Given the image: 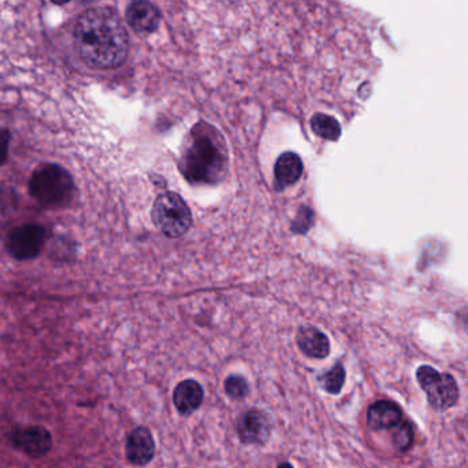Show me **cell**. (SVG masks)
<instances>
[{
    "label": "cell",
    "instance_id": "7a4b0ae2",
    "mask_svg": "<svg viewBox=\"0 0 468 468\" xmlns=\"http://www.w3.org/2000/svg\"><path fill=\"white\" fill-rule=\"evenodd\" d=\"M225 140L212 127H195L181 157L184 178L192 184H216L227 172Z\"/></svg>",
    "mask_w": 468,
    "mask_h": 468
},
{
    "label": "cell",
    "instance_id": "30bf717a",
    "mask_svg": "<svg viewBox=\"0 0 468 468\" xmlns=\"http://www.w3.org/2000/svg\"><path fill=\"white\" fill-rule=\"evenodd\" d=\"M404 422V412L399 404L381 400L369 405L366 411V426L373 431L390 430Z\"/></svg>",
    "mask_w": 468,
    "mask_h": 468
},
{
    "label": "cell",
    "instance_id": "6da1fadb",
    "mask_svg": "<svg viewBox=\"0 0 468 468\" xmlns=\"http://www.w3.org/2000/svg\"><path fill=\"white\" fill-rule=\"evenodd\" d=\"M75 43L83 61L100 69L119 66L128 57V32L110 7L85 10L75 28Z\"/></svg>",
    "mask_w": 468,
    "mask_h": 468
},
{
    "label": "cell",
    "instance_id": "ffe728a7",
    "mask_svg": "<svg viewBox=\"0 0 468 468\" xmlns=\"http://www.w3.org/2000/svg\"><path fill=\"white\" fill-rule=\"evenodd\" d=\"M9 134H7V131L4 132V163L6 161V155H7V143H9Z\"/></svg>",
    "mask_w": 468,
    "mask_h": 468
},
{
    "label": "cell",
    "instance_id": "9a60e30c",
    "mask_svg": "<svg viewBox=\"0 0 468 468\" xmlns=\"http://www.w3.org/2000/svg\"><path fill=\"white\" fill-rule=\"evenodd\" d=\"M312 131L327 140H337L340 137V122L329 114L317 113L311 119Z\"/></svg>",
    "mask_w": 468,
    "mask_h": 468
},
{
    "label": "cell",
    "instance_id": "44dd1931",
    "mask_svg": "<svg viewBox=\"0 0 468 468\" xmlns=\"http://www.w3.org/2000/svg\"><path fill=\"white\" fill-rule=\"evenodd\" d=\"M277 468H294V465L290 462H283Z\"/></svg>",
    "mask_w": 468,
    "mask_h": 468
},
{
    "label": "cell",
    "instance_id": "8fae6325",
    "mask_svg": "<svg viewBox=\"0 0 468 468\" xmlns=\"http://www.w3.org/2000/svg\"><path fill=\"white\" fill-rule=\"evenodd\" d=\"M126 18L135 32L149 35L157 31L161 22V13L158 7L150 2L139 0L127 7Z\"/></svg>",
    "mask_w": 468,
    "mask_h": 468
},
{
    "label": "cell",
    "instance_id": "4fadbf2b",
    "mask_svg": "<svg viewBox=\"0 0 468 468\" xmlns=\"http://www.w3.org/2000/svg\"><path fill=\"white\" fill-rule=\"evenodd\" d=\"M205 399L202 384L195 379H184L173 390V404L181 416H191L201 408Z\"/></svg>",
    "mask_w": 468,
    "mask_h": 468
},
{
    "label": "cell",
    "instance_id": "5b68a950",
    "mask_svg": "<svg viewBox=\"0 0 468 468\" xmlns=\"http://www.w3.org/2000/svg\"><path fill=\"white\" fill-rule=\"evenodd\" d=\"M416 379L433 410H451L459 402V386L451 374L439 373L430 366H420L416 369Z\"/></svg>",
    "mask_w": 468,
    "mask_h": 468
},
{
    "label": "cell",
    "instance_id": "d6986e66",
    "mask_svg": "<svg viewBox=\"0 0 468 468\" xmlns=\"http://www.w3.org/2000/svg\"><path fill=\"white\" fill-rule=\"evenodd\" d=\"M312 218H313L312 210L309 208H303L298 213L297 218L294 221V233H306L311 228Z\"/></svg>",
    "mask_w": 468,
    "mask_h": 468
},
{
    "label": "cell",
    "instance_id": "2e32d148",
    "mask_svg": "<svg viewBox=\"0 0 468 468\" xmlns=\"http://www.w3.org/2000/svg\"><path fill=\"white\" fill-rule=\"evenodd\" d=\"M345 379H347V371L343 368L342 363L338 361L330 371L319 376V384L329 394L335 396V394H340L342 390Z\"/></svg>",
    "mask_w": 468,
    "mask_h": 468
},
{
    "label": "cell",
    "instance_id": "3957f363",
    "mask_svg": "<svg viewBox=\"0 0 468 468\" xmlns=\"http://www.w3.org/2000/svg\"><path fill=\"white\" fill-rule=\"evenodd\" d=\"M30 194L47 209H61L75 199L76 187L66 169L56 163H46L33 172Z\"/></svg>",
    "mask_w": 468,
    "mask_h": 468
},
{
    "label": "cell",
    "instance_id": "8992f818",
    "mask_svg": "<svg viewBox=\"0 0 468 468\" xmlns=\"http://www.w3.org/2000/svg\"><path fill=\"white\" fill-rule=\"evenodd\" d=\"M272 431V419L261 408H249L239 415L236 422V434L243 446H267Z\"/></svg>",
    "mask_w": 468,
    "mask_h": 468
},
{
    "label": "cell",
    "instance_id": "9c48e42d",
    "mask_svg": "<svg viewBox=\"0 0 468 468\" xmlns=\"http://www.w3.org/2000/svg\"><path fill=\"white\" fill-rule=\"evenodd\" d=\"M155 441L152 430L146 426L134 428L127 437L126 455L129 464L146 467L155 460Z\"/></svg>",
    "mask_w": 468,
    "mask_h": 468
},
{
    "label": "cell",
    "instance_id": "277c9868",
    "mask_svg": "<svg viewBox=\"0 0 468 468\" xmlns=\"http://www.w3.org/2000/svg\"><path fill=\"white\" fill-rule=\"evenodd\" d=\"M152 218L155 227L168 238H181L192 225L191 210L176 192H165L155 199Z\"/></svg>",
    "mask_w": 468,
    "mask_h": 468
},
{
    "label": "cell",
    "instance_id": "7c38bea8",
    "mask_svg": "<svg viewBox=\"0 0 468 468\" xmlns=\"http://www.w3.org/2000/svg\"><path fill=\"white\" fill-rule=\"evenodd\" d=\"M297 347L306 358L323 360L331 353V343L322 330L314 326H303L297 331Z\"/></svg>",
    "mask_w": 468,
    "mask_h": 468
},
{
    "label": "cell",
    "instance_id": "e0dca14e",
    "mask_svg": "<svg viewBox=\"0 0 468 468\" xmlns=\"http://www.w3.org/2000/svg\"><path fill=\"white\" fill-rule=\"evenodd\" d=\"M225 396L233 402H243L251 394V384L241 374H231L225 381Z\"/></svg>",
    "mask_w": 468,
    "mask_h": 468
},
{
    "label": "cell",
    "instance_id": "5bb4252c",
    "mask_svg": "<svg viewBox=\"0 0 468 468\" xmlns=\"http://www.w3.org/2000/svg\"><path fill=\"white\" fill-rule=\"evenodd\" d=\"M303 172L304 165L300 155L293 152L283 153L275 165V187L283 190L293 186L300 181Z\"/></svg>",
    "mask_w": 468,
    "mask_h": 468
},
{
    "label": "cell",
    "instance_id": "ba28073f",
    "mask_svg": "<svg viewBox=\"0 0 468 468\" xmlns=\"http://www.w3.org/2000/svg\"><path fill=\"white\" fill-rule=\"evenodd\" d=\"M10 446L32 459L47 456L53 449V436L43 426H22L9 433Z\"/></svg>",
    "mask_w": 468,
    "mask_h": 468
},
{
    "label": "cell",
    "instance_id": "ac0fdd59",
    "mask_svg": "<svg viewBox=\"0 0 468 468\" xmlns=\"http://www.w3.org/2000/svg\"><path fill=\"white\" fill-rule=\"evenodd\" d=\"M413 439H415V433H413L412 425L404 419V422L397 426L394 434H393V446H394L400 454H405V452L412 448Z\"/></svg>",
    "mask_w": 468,
    "mask_h": 468
},
{
    "label": "cell",
    "instance_id": "52a82bcc",
    "mask_svg": "<svg viewBox=\"0 0 468 468\" xmlns=\"http://www.w3.org/2000/svg\"><path fill=\"white\" fill-rule=\"evenodd\" d=\"M46 241V230L40 225H25L10 231L6 249L15 260H32L39 256Z\"/></svg>",
    "mask_w": 468,
    "mask_h": 468
}]
</instances>
